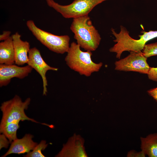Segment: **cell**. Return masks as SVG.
<instances>
[{
	"label": "cell",
	"instance_id": "6da1fadb",
	"mask_svg": "<svg viewBox=\"0 0 157 157\" xmlns=\"http://www.w3.org/2000/svg\"><path fill=\"white\" fill-rule=\"evenodd\" d=\"M70 28L81 48L91 51L98 48L101 38L88 15L74 18Z\"/></svg>",
	"mask_w": 157,
	"mask_h": 157
},
{
	"label": "cell",
	"instance_id": "7a4b0ae2",
	"mask_svg": "<svg viewBox=\"0 0 157 157\" xmlns=\"http://www.w3.org/2000/svg\"><path fill=\"white\" fill-rule=\"evenodd\" d=\"M120 28L119 33H117L114 29H111L112 34L115 38L113 41L117 43L109 49L110 52L116 53V57L119 59L125 51L142 52L147 42L157 37V31H142L143 34L139 35V39H134L130 36L125 27L121 26Z\"/></svg>",
	"mask_w": 157,
	"mask_h": 157
},
{
	"label": "cell",
	"instance_id": "3957f363",
	"mask_svg": "<svg viewBox=\"0 0 157 157\" xmlns=\"http://www.w3.org/2000/svg\"><path fill=\"white\" fill-rule=\"evenodd\" d=\"M77 43L72 42L70 44L65 58L68 66L81 75L90 76L92 73L99 71L103 65L101 62L97 63L91 59V51H82Z\"/></svg>",
	"mask_w": 157,
	"mask_h": 157
},
{
	"label": "cell",
	"instance_id": "277c9868",
	"mask_svg": "<svg viewBox=\"0 0 157 157\" xmlns=\"http://www.w3.org/2000/svg\"><path fill=\"white\" fill-rule=\"evenodd\" d=\"M30 98L23 101L20 97L15 95L12 99L4 101L1 104L0 109L2 116L0 124V129L13 122L30 121L39 123L34 119L28 117L25 113L30 103Z\"/></svg>",
	"mask_w": 157,
	"mask_h": 157
},
{
	"label": "cell",
	"instance_id": "5b68a950",
	"mask_svg": "<svg viewBox=\"0 0 157 157\" xmlns=\"http://www.w3.org/2000/svg\"><path fill=\"white\" fill-rule=\"evenodd\" d=\"M26 25L37 39L50 50L60 54L67 52L70 47L68 35H57L43 30L32 20L27 21Z\"/></svg>",
	"mask_w": 157,
	"mask_h": 157
},
{
	"label": "cell",
	"instance_id": "8992f818",
	"mask_svg": "<svg viewBox=\"0 0 157 157\" xmlns=\"http://www.w3.org/2000/svg\"><path fill=\"white\" fill-rule=\"evenodd\" d=\"M108 0H74L71 3L61 5L53 0L47 2L48 6L60 13L64 18L73 19L88 15L98 5Z\"/></svg>",
	"mask_w": 157,
	"mask_h": 157
},
{
	"label": "cell",
	"instance_id": "52a82bcc",
	"mask_svg": "<svg viewBox=\"0 0 157 157\" xmlns=\"http://www.w3.org/2000/svg\"><path fill=\"white\" fill-rule=\"evenodd\" d=\"M147 59L142 52L130 51V54L127 57L115 62V69L147 74L150 67L147 63Z\"/></svg>",
	"mask_w": 157,
	"mask_h": 157
},
{
	"label": "cell",
	"instance_id": "ba28073f",
	"mask_svg": "<svg viewBox=\"0 0 157 157\" xmlns=\"http://www.w3.org/2000/svg\"><path fill=\"white\" fill-rule=\"evenodd\" d=\"M28 65L35 69L41 76L43 82V95H46L47 92V82L46 74L49 70L57 71L58 68L48 65L44 60L39 50L36 47L30 49L28 54Z\"/></svg>",
	"mask_w": 157,
	"mask_h": 157
},
{
	"label": "cell",
	"instance_id": "9c48e42d",
	"mask_svg": "<svg viewBox=\"0 0 157 157\" xmlns=\"http://www.w3.org/2000/svg\"><path fill=\"white\" fill-rule=\"evenodd\" d=\"M33 68L27 65L19 67L13 64L0 65V86L7 85L13 78L23 79L27 76L32 71Z\"/></svg>",
	"mask_w": 157,
	"mask_h": 157
},
{
	"label": "cell",
	"instance_id": "30bf717a",
	"mask_svg": "<svg viewBox=\"0 0 157 157\" xmlns=\"http://www.w3.org/2000/svg\"><path fill=\"white\" fill-rule=\"evenodd\" d=\"M84 140L80 135L74 134L63 145L56 157H87L84 146Z\"/></svg>",
	"mask_w": 157,
	"mask_h": 157
},
{
	"label": "cell",
	"instance_id": "8fae6325",
	"mask_svg": "<svg viewBox=\"0 0 157 157\" xmlns=\"http://www.w3.org/2000/svg\"><path fill=\"white\" fill-rule=\"evenodd\" d=\"M33 136L30 134H26L22 138H17L13 141L8 151L2 157H6L12 154H20L28 153L32 150L38 144L32 140Z\"/></svg>",
	"mask_w": 157,
	"mask_h": 157
},
{
	"label": "cell",
	"instance_id": "7c38bea8",
	"mask_svg": "<svg viewBox=\"0 0 157 157\" xmlns=\"http://www.w3.org/2000/svg\"><path fill=\"white\" fill-rule=\"evenodd\" d=\"M12 37L15 51V63L18 66L27 64L28 54L30 49L29 43L22 40L21 35L17 32Z\"/></svg>",
	"mask_w": 157,
	"mask_h": 157
},
{
	"label": "cell",
	"instance_id": "4fadbf2b",
	"mask_svg": "<svg viewBox=\"0 0 157 157\" xmlns=\"http://www.w3.org/2000/svg\"><path fill=\"white\" fill-rule=\"evenodd\" d=\"M15 54L12 36L0 43V63L13 64Z\"/></svg>",
	"mask_w": 157,
	"mask_h": 157
},
{
	"label": "cell",
	"instance_id": "5bb4252c",
	"mask_svg": "<svg viewBox=\"0 0 157 157\" xmlns=\"http://www.w3.org/2000/svg\"><path fill=\"white\" fill-rule=\"evenodd\" d=\"M141 149L149 157H157V133L140 138Z\"/></svg>",
	"mask_w": 157,
	"mask_h": 157
},
{
	"label": "cell",
	"instance_id": "9a60e30c",
	"mask_svg": "<svg viewBox=\"0 0 157 157\" xmlns=\"http://www.w3.org/2000/svg\"><path fill=\"white\" fill-rule=\"evenodd\" d=\"M19 122L16 121L9 123L0 129V133L4 134L8 139L10 143L17 138V132L19 127Z\"/></svg>",
	"mask_w": 157,
	"mask_h": 157
},
{
	"label": "cell",
	"instance_id": "2e32d148",
	"mask_svg": "<svg viewBox=\"0 0 157 157\" xmlns=\"http://www.w3.org/2000/svg\"><path fill=\"white\" fill-rule=\"evenodd\" d=\"M45 140H42L32 151L28 152L25 155H23L24 157H45L42 151L44 150L48 146Z\"/></svg>",
	"mask_w": 157,
	"mask_h": 157
},
{
	"label": "cell",
	"instance_id": "e0dca14e",
	"mask_svg": "<svg viewBox=\"0 0 157 157\" xmlns=\"http://www.w3.org/2000/svg\"><path fill=\"white\" fill-rule=\"evenodd\" d=\"M143 54L147 58L157 55V42L146 44L143 50Z\"/></svg>",
	"mask_w": 157,
	"mask_h": 157
},
{
	"label": "cell",
	"instance_id": "ac0fdd59",
	"mask_svg": "<svg viewBox=\"0 0 157 157\" xmlns=\"http://www.w3.org/2000/svg\"><path fill=\"white\" fill-rule=\"evenodd\" d=\"M8 138L3 134L0 135V149L2 148H7L9 144L10 143Z\"/></svg>",
	"mask_w": 157,
	"mask_h": 157
},
{
	"label": "cell",
	"instance_id": "d6986e66",
	"mask_svg": "<svg viewBox=\"0 0 157 157\" xmlns=\"http://www.w3.org/2000/svg\"><path fill=\"white\" fill-rule=\"evenodd\" d=\"M147 74L149 79L154 81H157V67H150Z\"/></svg>",
	"mask_w": 157,
	"mask_h": 157
},
{
	"label": "cell",
	"instance_id": "ffe728a7",
	"mask_svg": "<svg viewBox=\"0 0 157 157\" xmlns=\"http://www.w3.org/2000/svg\"><path fill=\"white\" fill-rule=\"evenodd\" d=\"M146 154L142 151L137 152L135 150H132L129 151L127 155V157H145Z\"/></svg>",
	"mask_w": 157,
	"mask_h": 157
},
{
	"label": "cell",
	"instance_id": "44dd1931",
	"mask_svg": "<svg viewBox=\"0 0 157 157\" xmlns=\"http://www.w3.org/2000/svg\"><path fill=\"white\" fill-rule=\"evenodd\" d=\"M147 92L150 96L157 101V87L149 90Z\"/></svg>",
	"mask_w": 157,
	"mask_h": 157
},
{
	"label": "cell",
	"instance_id": "7402d4cb",
	"mask_svg": "<svg viewBox=\"0 0 157 157\" xmlns=\"http://www.w3.org/2000/svg\"><path fill=\"white\" fill-rule=\"evenodd\" d=\"M11 32L9 31H4L3 33L0 35V40H4L9 37L10 36Z\"/></svg>",
	"mask_w": 157,
	"mask_h": 157
},
{
	"label": "cell",
	"instance_id": "603a6c76",
	"mask_svg": "<svg viewBox=\"0 0 157 157\" xmlns=\"http://www.w3.org/2000/svg\"><path fill=\"white\" fill-rule=\"evenodd\" d=\"M49 0H46V2H47V1H48Z\"/></svg>",
	"mask_w": 157,
	"mask_h": 157
}]
</instances>
